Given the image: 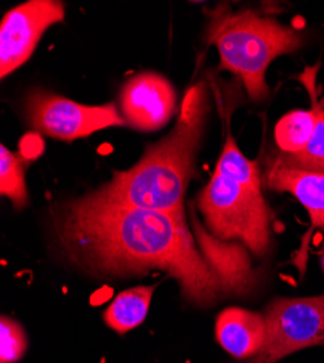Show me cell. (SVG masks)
Instances as JSON below:
<instances>
[{"instance_id": "cell-10", "label": "cell", "mask_w": 324, "mask_h": 363, "mask_svg": "<svg viewBox=\"0 0 324 363\" xmlns=\"http://www.w3.org/2000/svg\"><path fill=\"white\" fill-rule=\"evenodd\" d=\"M264 186L291 194L307 209L311 220L308 234L314 228L324 230V173L291 169L269 160Z\"/></svg>"}, {"instance_id": "cell-9", "label": "cell", "mask_w": 324, "mask_h": 363, "mask_svg": "<svg viewBox=\"0 0 324 363\" xmlns=\"http://www.w3.org/2000/svg\"><path fill=\"white\" fill-rule=\"evenodd\" d=\"M194 237L205 260L218 278L223 294L245 296L257 285V272L252 267L247 249L234 241H223L203 228L195 213L191 214Z\"/></svg>"}, {"instance_id": "cell-4", "label": "cell", "mask_w": 324, "mask_h": 363, "mask_svg": "<svg viewBox=\"0 0 324 363\" xmlns=\"http://www.w3.org/2000/svg\"><path fill=\"white\" fill-rule=\"evenodd\" d=\"M207 230L223 241H239L253 256L271 249L272 213L263 192L217 173L196 198Z\"/></svg>"}, {"instance_id": "cell-13", "label": "cell", "mask_w": 324, "mask_h": 363, "mask_svg": "<svg viewBox=\"0 0 324 363\" xmlns=\"http://www.w3.org/2000/svg\"><path fill=\"white\" fill-rule=\"evenodd\" d=\"M155 289L156 285H141L118 294L102 315L105 324L120 335L138 327L149 314Z\"/></svg>"}, {"instance_id": "cell-11", "label": "cell", "mask_w": 324, "mask_h": 363, "mask_svg": "<svg viewBox=\"0 0 324 363\" xmlns=\"http://www.w3.org/2000/svg\"><path fill=\"white\" fill-rule=\"evenodd\" d=\"M216 337L231 356L238 359L255 357L267 340V323L263 314L230 307L217 317Z\"/></svg>"}, {"instance_id": "cell-8", "label": "cell", "mask_w": 324, "mask_h": 363, "mask_svg": "<svg viewBox=\"0 0 324 363\" xmlns=\"http://www.w3.org/2000/svg\"><path fill=\"white\" fill-rule=\"evenodd\" d=\"M174 109V87L155 72L133 76L120 92V111L125 124L141 133L162 130L169 124Z\"/></svg>"}, {"instance_id": "cell-6", "label": "cell", "mask_w": 324, "mask_h": 363, "mask_svg": "<svg viewBox=\"0 0 324 363\" xmlns=\"http://www.w3.org/2000/svg\"><path fill=\"white\" fill-rule=\"evenodd\" d=\"M26 116L31 127L62 141L89 137L111 127H124L125 121L115 104L82 105L65 96L35 90L26 101Z\"/></svg>"}, {"instance_id": "cell-14", "label": "cell", "mask_w": 324, "mask_h": 363, "mask_svg": "<svg viewBox=\"0 0 324 363\" xmlns=\"http://www.w3.org/2000/svg\"><path fill=\"white\" fill-rule=\"evenodd\" d=\"M315 128V109H296L284 115L275 125V141L278 151L296 155L310 143Z\"/></svg>"}, {"instance_id": "cell-12", "label": "cell", "mask_w": 324, "mask_h": 363, "mask_svg": "<svg viewBox=\"0 0 324 363\" xmlns=\"http://www.w3.org/2000/svg\"><path fill=\"white\" fill-rule=\"evenodd\" d=\"M315 70L317 69H307L301 76L303 83L310 92L311 105L315 109V128L310 143L306 145L304 150L300 151V153L284 155L278 151V153L274 155L269 160L291 169L324 173V105L318 104L317 101L314 83Z\"/></svg>"}, {"instance_id": "cell-2", "label": "cell", "mask_w": 324, "mask_h": 363, "mask_svg": "<svg viewBox=\"0 0 324 363\" xmlns=\"http://www.w3.org/2000/svg\"><path fill=\"white\" fill-rule=\"evenodd\" d=\"M210 109L208 84L199 82L189 87L172 133L147 147L131 169L113 172L112 179L94 194L106 201L144 209L185 211L184 201L196 173V156Z\"/></svg>"}, {"instance_id": "cell-18", "label": "cell", "mask_w": 324, "mask_h": 363, "mask_svg": "<svg viewBox=\"0 0 324 363\" xmlns=\"http://www.w3.org/2000/svg\"><path fill=\"white\" fill-rule=\"evenodd\" d=\"M321 269H323V274H324V245H323V250H321Z\"/></svg>"}, {"instance_id": "cell-1", "label": "cell", "mask_w": 324, "mask_h": 363, "mask_svg": "<svg viewBox=\"0 0 324 363\" xmlns=\"http://www.w3.org/2000/svg\"><path fill=\"white\" fill-rule=\"evenodd\" d=\"M55 231L66 256L92 275L164 272L199 307L213 306L223 294L218 278L195 245L185 211L144 209L89 192L58 211Z\"/></svg>"}, {"instance_id": "cell-5", "label": "cell", "mask_w": 324, "mask_h": 363, "mask_svg": "<svg viewBox=\"0 0 324 363\" xmlns=\"http://www.w3.org/2000/svg\"><path fill=\"white\" fill-rule=\"evenodd\" d=\"M263 317L267 340L252 363H275L298 350L324 345V294L276 298Z\"/></svg>"}, {"instance_id": "cell-17", "label": "cell", "mask_w": 324, "mask_h": 363, "mask_svg": "<svg viewBox=\"0 0 324 363\" xmlns=\"http://www.w3.org/2000/svg\"><path fill=\"white\" fill-rule=\"evenodd\" d=\"M2 346H0V363H15L21 360L28 349V339L22 325L9 317L0 320Z\"/></svg>"}, {"instance_id": "cell-15", "label": "cell", "mask_w": 324, "mask_h": 363, "mask_svg": "<svg viewBox=\"0 0 324 363\" xmlns=\"http://www.w3.org/2000/svg\"><path fill=\"white\" fill-rule=\"evenodd\" d=\"M214 173L227 177L238 184L262 191V177L257 162L249 160L235 144L233 135L228 133L221 156L217 162Z\"/></svg>"}, {"instance_id": "cell-16", "label": "cell", "mask_w": 324, "mask_h": 363, "mask_svg": "<svg viewBox=\"0 0 324 363\" xmlns=\"http://www.w3.org/2000/svg\"><path fill=\"white\" fill-rule=\"evenodd\" d=\"M0 192L12 201L16 209H23L28 203L23 166L5 145L0 147Z\"/></svg>"}, {"instance_id": "cell-7", "label": "cell", "mask_w": 324, "mask_h": 363, "mask_svg": "<svg viewBox=\"0 0 324 363\" xmlns=\"http://www.w3.org/2000/svg\"><path fill=\"white\" fill-rule=\"evenodd\" d=\"M66 8L58 0H31L11 9L0 23V76L23 66L47 29L63 22Z\"/></svg>"}, {"instance_id": "cell-3", "label": "cell", "mask_w": 324, "mask_h": 363, "mask_svg": "<svg viewBox=\"0 0 324 363\" xmlns=\"http://www.w3.org/2000/svg\"><path fill=\"white\" fill-rule=\"evenodd\" d=\"M207 40L218 50L220 70L239 77L253 102L269 98L267 72L274 60L297 52L304 44L292 26L253 9L217 12L208 25Z\"/></svg>"}]
</instances>
